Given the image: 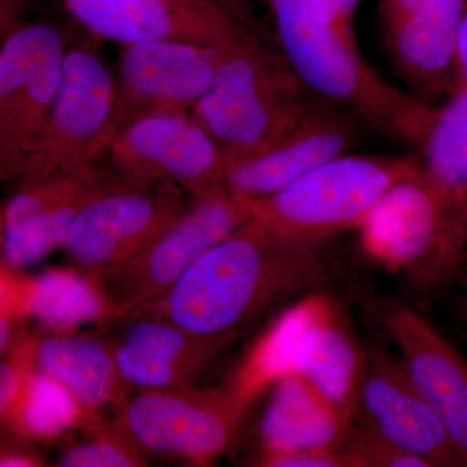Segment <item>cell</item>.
I'll use <instances>...</instances> for the list:
<instances>
[{
  "label": "cell",
  "mask_w": 467,
  "mask_h": 467,
  "mask_svg": "<svg viewBox=\"0 0 467 467\" xmlns=\"http://www.w3.org/2000/svg\"><path fill=\"white\" fill-rule=\"evenodd\" d=\"M325 241L281 235L251 218L174 285L169 319L193 334L235 337L282 301L330 282Z\"/></svg>",
  "instance_id": "obj_1"
},
{
  "label": "cell",
  "mask_w": 467,
  "mask_h": 467,
  "mask_svg": "<svg viewBox=\"0 0 467 467\" xmlns=\"http://www.w3.org/2000/svg\"><path fill=\"white\" fill-rule=\"evenodd\" d=\"M285 63L313 99L348 113L399 142H422L434 106L378 75L313 14L308 0H264Z\"/></svg>",
  "instance_id": "obj_2"
},
{
  "label": "cell",
  "mask_w": 467,
  "mask_h": 467,
  "mask_svg": "<svg viewBox=\"0 0 467 467\" xmlns=\"http://www.w3.org/2000/svg\"><path fill=\"white\" fill-rule=\"evenodd\" d=\"M364 353L346 309L319 288L273 322L243 362L230 389L250 404L270 384L297 376L355 423Z\"/></svg>",
  "instance_id": "obj_3"
},
{
  "label": "cell",
  "mask_w": 467,
  "mask_h": 467,
  "mask_svg": "<svg viewBox=\"0 0 467 467\" xmlns=\"http://www.w3.org/2000/svg\"><path fill=\"white\" fill-rule=\"evenodd\" d=\"M266 39L251 32L227 45L216 81L192 109L223 150L227 168L270 149L312 99Z\"/></svg>",
  "instance_id": "obj_4"
},
{
  "label": "cell",
  "mask_w": 467,
  "mask_h": 467,
  "mask_svg": "<svg viewBox=\"0 0 467 467\" xmlns=\"http://www.w3.org/2000/svg\"><path fill=\"white\" fill-rule=\"evenodd\" d=\"M370 259L420 288L447 284L467 254V217L420 165L398 181L359 227Z\"/></svg>",
  "instance_id": "obj_5"
},
{
  "label": "cell",
  "mask_w": 467,
  "mask_h": 467,
  "mask_svg": "<svg viewBox=\"0 0 467 467\" xmlns=\"http://www.w3.org/2000/svg\"><path fill=\"white\" fill-rule=\"evenodd\" d=\"M418 165V156L349 152L313 169L281 192L242 201L252 220L270 232L291 238L328 239L364 225L393 184Z\"/></svg>",
  "instance_id": "obj_6"
},
{
  "label": "cell",
  "mask_w": 467,
  "mask_h": 467,
  "mask_svg": "<svg viewBox=\"0 0 467 467\" xmlns=\"http://www.w3.org/2000/svg\"><path fill=\"white\" fill-rule=\"evenodd\" d=\"M115 95L97 36H72L50 113L14 181L100 158L113 138Z\"/></svg>",
  "instance_id": "obj_7"
},
{
  "label": "cell",
  "mask_w": 467,
  "mask_h": 467,
  "mask_svg": "<svg viewBox=\"0 0 467 467\" xmlns=\"http://www.w3.org/2000/svg\"><path fill=\"white\" fill-rule=\"evenodd\" d=\"M247 204L226 186L196 196L192 208L137 256L103 276V294L121 316L168 296L205 254L251 220Z\"/></svg>",
  "instance_id": "obj_8"
},
{
  "label": "cell",
  "mask_w": 467,
  "mask_h": 467,
  "mask_svg": "<svg viewBox=\"0 0 467 467\" xmlns=\"http://www.w3.org/2000/svg\"><path fill=\"white\" fill-rule=\"evenodd\" d=\"M70 36L47 21L12 24L0 47V175L14 180L54 103Z\"/></svg>",
  "instance_id": "obj_9"
},
{
  "label": "cell",
  "mask_w": 467,
  "mask_h": 467,
  "mask_svg": "<svg viewBox=\"0 0 467 467\" xmlns=\"http://www.w3.org/2000/svg\"><path fill=\"white\" fill-rule=\"evenodd\" d=\"M193 199L173 183H135L117 177L78 212L64 248L79 265L107 275L167 233Z\"/></svg>",
  "instance_id": "obj_10"
},
{
  "label": "cell",
  "mask_w": 467,
  "mask_h": 467,
  "mask_svg": "<svg viewBox=\"0 0 467 467\" xmlns=\"http://www.w3.org/2000/svg\"><path fill=\"white\" fill-rule=\"evenodd\" d=\"M226 46L173 39L119 45L113 137L144 117L192 113L216 81Z\"/></svg>",
  "instance_id": "obj_11"
},
{
  "label": "cell",
  "mask_w": 467,
  "mask_h": 467,
  "mask_svg": "<svg viewBox=\"0 0 467 467\" xmlns=\"http://www.w3.org/2000/svg\"><path fill=\"white\" fill-rule=\"evenodd\" d=\"M103 156L122 180L173 183L193 198L226 184L225 155L192 113L131 122L113 137Z\"/></svg>",
  "instance_id": "obj_12"
},
{
  "label": "cell",
  "mask_w": 467,
  "mask_h": 467,
  "mask_svg": "<svg viewBox=\"0 0 467 467\" xmlns=\"http://www.w3.org/2000/svg\"><path fill=\"white\" fill-rule=\"evenodd\" d=\"M100 158L15 181L2 213L3 254L8 265L26 269L64 245L78 212L116 182Z\"/></svg>",
  "instance_id": "obj_13"
},
{
  "label": "cell",
  "mask_w": 467,
  "mask_h": 467,
  "mask_svg": "<svg viewBox=\"0 0 467 467\" xmlns=\"http://www.w3.org/2000/svg\"><path fill=\"white\" fill-rule=\"evenodd\" d=\"M247 405L232 389H149L129 402L124 420L147 450L208 461L233 444Z\"/></svg>",
  "instance_id": "obj_14"
},
{
  "label": "cell",
  "mask_w": 467,
  "mask_h": 467,
  "mask_svg": "<svg viewBox=\"0 0 467 467\" xmlns=\"http://www.w3.org/2000/svg\"><path fill=\"white\" fill-rule=\"evenodd\" d=\"M355 423L432 467L463 466L441 418L411 382L402 359L377 346L365 348Z\"/></svg>",
  "instance_id": "obj_15"
},
{
  "label": "cell",
  "mask_w": 467,
  "mask_h": 467,
  "mask_svg": "<svg viewBox=\"0 0 467 467\" xmlns=\"http://www.w3.org/2000/svg\"><path fill=\"white\" fill-rule=\"evenodd\" d=\"M358 119L310 99L294 125L270 149L230 165L226 186L244 201L281 192L304 174L358 146Z\"/></svg>",
  "instance_id": "obj_16"
},
{
  "label": "cell",
  "mask_w": 467,
  "mask_h": 467,
  "mask_svg": "<svg viewBox=\"0 0 467 467\" xmlns=\"http://www.w3.org/2000/svg\"><path fill=\"white\" fill-rule=\"evenodd\" d=\"M54 2L91 36L119 45L173 39L223 46L254 32L230 15L192 7L174 0Z\"/></svg>",
  "instance_id": "obj_17"
},
{
  "label": "cell",
  "mask_w": 467,
  "mask_h": 467,
  "mask_svg": "<svg viewBox=\"0 0 467 467\" xmlns=\"http://www.w3.org/2000/svg\"><path fill=\"white\" fill-rule=\"evenodd\" d=\"M377 317L400 349L411 382L441 418L467 466V362L410 306L382 304Z\"/></svg>",
  "instance_id": "obj_18"
},
{
  "label": "cell",
  "mask_w": 467,
  "mask_h": 467,
  "mask_svg": "<svg viewBox=\"0 0 467 467\" xmlns=\"http://www.w3.org/2000/svg\"><path fill=\"white\" fill-rule=\"evenodd\" d=\"M466 0H426L404 23L383 36L393 67L410 94L432 106L459 88V38Z\"/></svg>",
  "instance_id": "obj_19"
},
{
  "label": "cell",
  "mask_w": 467,
  "mask_h": 467,
  "mask_svg": "<svg viewBox=\"0 0 467 467\" xmlns=\"http://www.w3.org/2000/svg\"><path fill=\"white\" fill-rule=\"evenodd\" d=\"M227 337L184 330L173 321H140L130 326L113 352L126 382L146 389H189Z\"/></svg>",
  "instance_id": "obj_20"
},
{
  "label": "cell",
  "mask_w": 467,
  "mask_h": 467,
  "mask_svg": "<svg viewBox=\"0 0 467 467\" xmlns=\"http://www.w3.org/2000/svg\"><path fill=\"white\" fill-rule=\"evenodd\" d=\"M355 423L297 376L275 383L260 423L263 451L346 450Z\"/></svg>",
  "instance_id": "obj_21"
},
{
  "label": "cell",
  "mask_w": 467,
  "mask_h": 467,
  "mask_svg": "<svg viewBox=\"0 0 467 467\" xmlns=\"http://www.w3.org/2000/svg\"><path fill=\"white\" fill-rule=\"evenodd\" d=\"M418 150L423 173L467 217V88L434 109Z\"/></svg>",
  "instance_id": "obj_22"
},
{
  "label": "cell",
  "mask_w": 467,
  "mask_h": 467,
  "mask_svg": "<svg viewBox=\"0 0 467 467\" xmlns=\"http://www.w3.org/2000/svg\"><path fill=\"white\" fill-rule=\"evenodd\" d=\"M36 358L43 373L86 408L109 401L121 377L109 349L90 337H50L39 344Z\"/></svg>",
  "instance_id": "obj_23"
},
{
  "label": "cell",
  "mask_w": 467,
  "mask_h": 467,
  "mask_svg": "<svg viewBox=\"0 0 467 467\" xmlns=\"http://www.w3.org/2000/svg\"><path fill=\"white\" fill-rule=\"evenodd\" d=\"M33 317L55 330L115 317L106 295L84 276L64 270H52L36 279L27 297Z\"/></svg>",
  "instance_id": "obj_24"
},
{
  "label": "cell",
  "mask_w": 467,
  "mask_h": 467,
  "mask_svg": "<svg viewBox=\"0 0 467 467\" xmlns=\"http://www.w3.org/2000/svg\"><path fill=\"white\" fill-rule=\"evenodd\" d=\"M77 404L66 387L39 371L30 378L26 389L21 410L24 429L42 438L60 434L77 420Z\"/></svg>",
  "instance_id": "obj_25"
},
{
  "label": "cell",
  "mask_w": 467,
  "mask_h": 467,
  "mask_svg": "<svg viewBox=\"0 0 467 467\" xmlns=\"http://www.w3.org/2000/svg\"><path fill=\"white\" fill-rule=\"evenodd\" d=\"M347 450L358 461V467H432L426 460L396 447L356 423Z\"/></svg>",
  "instance_id": "obj_26"
},
{
  "label": "cell",
  "mask_w": 467,
  "mask_h": 467,
  "mask_svg": "<svg viewBox=\"0 0 467 467\" xmlns=\"http://www.w3.org/2000/svg\"><path fill=\"white\" fill-rule=\"evenodd\" d=\"M143 461L119 442L92 441L76 445L63 454L58 465L64 467H133L143 465Z\"/></svg>",
  "instance_id": "obj_27"
},
{
  "label": "cell",
  "mask_w": 467,
  "mask_h": 467,
  "mask_svg": "<svg viewBox=\"0 0 467 467\" xmlns=\"http://www.w3.org/2000/svg\"><path fill=\"white\" fill-rule=\"evenodd\" d=\"M257 465L267 467H358L348 450L263 451Z\"/></svg>",
  "instance_id": "obj_28"
},
{
  "label": "cell",
  "mask_w": 467,
  "mask_h": 467,
  "mask_svg": "<svg viewBox=\"0 0 467 467\" xmlns=\"http://www.w3.org/2000/svg\"><path fill=\"white\" fill-rule=\"evenodd\" d=\"M315 16L347 42L356 43L355 16L361 0H308Z\"/></svg>",
  "instance_id": "obj_29"
},
{
  "label": "cell",
  "mask_w": 467,
  "mask_h": 467,
  "mask_svg": "<svg viewBox=\"0 0 467 467\" xmlns=\"http://www.w3.org/2000/svg\"><path fill=\"white\" fill-rule=\"evenodd\" d=\"M174 2L182 3V5H192V7L208 9V11L221 12V14L230 15L241 21L248 27L261 36H267L264 32L259 18L254 11L252 0H174Z\"/></svg>",
  "instance_id": "obj_30"
},
{
  "label": "cell",
  "mask_w": 467,
  "mask_h": 467,
  "mask_svg": "<svg viewBox=\"0 0 467 467\" xmlns=\"http://www.w3.org/2000/svg\"><path fill=\"white\" fill-rule=\"evenodd\" d=\"M426 0H379V21L382 36L396 29L418 8L422 7Z\"/></svg>",
  "instance_id": "obj_31"
},
{
  "label": "cell",
  "mask_w": 467,
  "mask_h": 467,
  "mask_svg": "<svg viewBox=\"0 0 467 467\" xmlns=\"http://www.w3.org/2000/svg\"><path fill=\"white\" fill-rule=\"evenodd\" d=\"M21 379L23 377L18 373L16 364L3 362L0 367V410L3 414L8 413L16 404L18 392L23 389Z\"/></svg>",
  "instance_id": "obj_32"
},
{
  "label": "cell",
  "mask_w": 467,
  "mask_h": 467,
  "mask_svg": "<svg viewBox=\"0 0 467 467\" xmlns=\"http://www.w3.org/2000/svg\"><path fill=\"white\" fill-rule=\"evenodd\" d=\"M457 64H459L460 86L467 88V11L463 17L462 26H461Z\"/></svg>",
  "instance_id": "obj_33"
},
{
  "label": "cell",
  "mask_w": 467,
  "mask_h": 467,
  "mask_svg": "<svg viewBox=\"0 0 467 467\" xmlns=\"http://www.w3.org/2000/svg\"><path fill=\"white\" fill-rule=\"evenodd\" d=\"M0 466L2 467H29L36 466V463L32 460L27 459L24 456H8L5 457L0 461Z\"/></svg>",
  "instance_id": "obj_34"
},
{
  "label": "cell",
  "mask_w": 467,
  "mask_h": 467,
  "mask_svg": "<svg viewBox=\"0 0 467 467\" xmlns=\"http://www.w3.org/2000/svg\"><path fill=\"white\" fill-rule=\"evenodd\" d=\"M9 339H11V326H9L7 319L2 317L0 319V349L7 348Z\"/></svg>",
  "instance_id": "obj_35"
}]
</instances>
